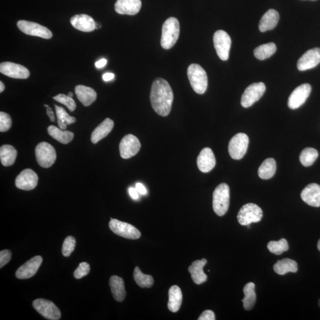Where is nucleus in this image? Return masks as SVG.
Segmentation results:
<instances>
[{"instance_id": "1", "label": "nucleus", "mask_w": 320, "mask_h": 320, "mask_svg": "<svg viewBox=\"0 0 320 320\" xmlns=\"http://www.w3.org/2000/svg\"><path fill=\"white\" fill-rule=\"evenodd\" d=\"M174 95L168 82L158 78L152 83L150 100L153 109L162 117L168 116L172 109Z\"/></svg>"}, {"instance_id": "2", "label": "nucleus", "mask_w": 320, "mask_h": 320, "mask_svg": "<svg viewBox=\"0 0 320 320\" xmlns=\"http://www.w3.org/2000/svg\"><path fill=\"white\" fill-rule=\"evenodd\" d=\"M179 34V22L176 18H169L164 23L162 28L161 44L164 49H171L177 42Z\"/></svg>"}, {"instance_id": "3", "label": "nucleus", "mask_w": 320, "mask_h": 320, "mask_svg": "<svg viewBox=\"0 0 320 320\" xmlns=\"http://www.w3.org/2000/svg\"><path fill=\"white\" fill-rule=\"evenodd\" d=\"M188 76L193 90L199 95L204 94L208 87V76L202 67L196 64L190 65Z\"/></svg>"}, {"instance_id": "4", "label": "nucleus", "mask_w": 320, "mask_h": 320, "mask_svg": "<svg viewBox=\"0 0 320 320\" xmlns=\"http://www.w3.org/2000/svg\"><path fill=\"white\" fill-rule=\"evenodd\" d=\"M230 193L228 185L221 184L215 189L213 193V209L216 214L222 217L228 211Z\"/></svg>"}, {"instance_id": "5", "label": "nucleus", "mask_w": 320, "mask_h": 320, "mask_svg": "<svg viewBox=\"0 0 320 320\" xmlns=\"http://www.w3.org/2000/svg\"><path fill=\"white\" fill-rule=\"evenodd\" d=\"M263 217V211L255 203H247L241 208L237 215L238 221L243 226L250 225L252 223L259 222Z\"/></svg>"}, {"instance_id": "6", "label": "nucleus", "mask_w": 320, "mask_h": 320, "mask_svg": "<svg viewBox=\"0 0 320 320\" xmlns=\"http://www.w3.org/2000/svg\"><path fill=\"white\" fill-rule=\"evenodd\" d=\"M249 139L246 134L239 133L230 140L228 152L231 157L239 160L244 157L247 152Z\"/></svg>"}, {"instance_id": "7", "label": "nucleus", "mask_w": 320, "mask_h": 320, "mask_svg": "<svg viewBox=\"0 0 320 320\" xmlns=\"http://www.w3.org/2000/svg\"><path fill=\"white\" fill-rule=\"evenodd\" d=\"M35 154L39 165L43 168H49L57 159L55 148L45 142L41 143L37 146Z\"/></svg>"}, {"instance_id": "8", "label": "nucleus", "mask_w": 320, "mask_h": 320, "mask_svg": "<svg viewBox=\"0 0 320 320\" xmlns=\"http://www.w3.org/2000/svg\"><path fill=\"white\" fill-rule=\"evenodd\" d=\"M109 228L115 234L125 239L136 240L141 236L140 231L135 226L118 219L111 218Z\"/></svg>"}, {"instance_id": "9", "label": "nucleus", "mask_w": 320, "mask_h": 320, "mask_svg": "<svg viewBox=\"0 0 320 320\" xmlns=\"http://www.w3.org/2000/svg\"><path fill=\"white\" fill-rule=\"evenodd\" d=\"M213 39L214 47L219 58L222 61L228 60L232 46V39L228 33L219 30L214 33Z\"/></svg>"}, {"instance_id": "10", "label": "nucleus", "mask_w": 320, "mask_h": 320, "mask_svg": "<svg viewBox=\"0 0 320 320\" xmlns=\"http://www.w3.org/2000/svg\"><path fill=\"white\" fill-rule=\"evenodd\" d=\"M266 91L265 84L262 82L249 85L242 95L241 105L244 108L252 106L262 98Z\"/></svg>"}, {"instance_id": "11", "label": "nucleus", "mask_w": 320, "mask_h": 320, "mask_svg": "<svg viewBox=\"0 0 320 320\" xmlns=\"http://www.w3.org/2000/svg\"><path fill=\"white\" fill-rule=\"evenodd\" d=\"M17 25L22 32L28 35L38 36L46 39H50L53 37V33L50 30L35 22L19 20Z\"/></svg>"}, {"instance_id": "12", "label": "nucleus", "mask_w": 320, "mask_h": 320, "mask_svg": "<svg viewBox=\"0 0 320 320\" xmlns=\"http://www.w3.org/2000/svg\"><path fill=\"white\" fill-rule=\"evenodd\" d=\"M33 306L44 318L50 320H58L61 318L60 310L50 301L37 299L33 301Z\"/></svg>"}, {"instance_id": "13", "label": "nucleus", "mask_w": 320, "mask_h": 320, "mask_svg": "<svg viewBox=\"0 0 320 320\" xmlns=\"http://www.w3.org/2000/svg\"><path fill=\"white\" fill-rule=\"evenodd\" d=\"M141 148V143L138 138L129 134L121 140L120 145V154L122 158L128 159L133 157Z\"/></svg>"}, {"instance_id": "14", "label": "nucleus", "mask_w": 320, "mask_h": 320, "mask_svg": "<svg viewBox=\"0 0 320 320\" xmlns=\"http://www.w3.org/2000/svg\"><path fill=\"white\" fill-rule=\"evenodd\" d=\"M311 92V86L309 84H303L296 87L289 96L288 105L290 109H296L306 102Z\"/></svg>"}, {"instance_id": "15", "label": "nucleus", "mask_w": 320, "mask_h": 320, "mask_svg": "<svg viewBox=\"0 0 320 320\" xmlns=\"http://www.w3.org/2000/svg\"><path fill=\"white\" fill-rule=\"evenodd\" d=\"M0 72L13 79H27L30 76L29 71L26 67L10 62H2L0 64Z\"/></svg>"}, {"instance_id": "16", "label": "nucleus", "mask_w": 320, "mask_h": 320, "mask_svg": "<svg viewBox=\"0 0 320 320\" xmlns=\"http://www.w3.org/2000/svg\"><path fill=\"white\" fill-rule=\"evenodd\" d=\"M42 261L43 259L40 256H36L30 259L18 268L16 273V278L19 280H26L34 276L39 269Z\"/></svg>"}, {"instance_id": "17", "label": "nucleus", "mask_w": 320, "mask_h": 320, "mask_svg": "<svg viewBox=\"0 0 320 320\" xmlns=\"http://www.w3.org/2000/svg\"><path fill=\"white\" fill-rule=\"evenodd\" d=\"M320 63V48L308 50L297 62V68L301 72L315 68Z\"/></svg>"}, {"instance_id": "18", "label": "nucleus", "mask_w": 320, "mask_h": 320, "mask_svg": "<svg viewBox=\"0 0 320 320\" xmlns=\"http://www.w3.org/2000/svg\"><path fill=\"white\" fill-rule=\"evenodd\" d=\"M38 183V175L31 169L22 171L16 179V187L24 191H31L36 187Z\"/></svg>"}, {"instance_id": "19", "label": "nucleus", "mask_w": 320, "mask_h": 320, "mask_svg": "<svg viewBox=\"0 0 320 320\" xmlns=\"http://www.w3.org/2000/svg\"><path fill=\"white\" fill-rule=\"evenodd\" d=\"M197 165L200 172L208 173L213 170L216 165V159L213 151L210 148H204L200 151Z\"/></svg>"}, {"instance_id": "20", "label": "nucleus", "mask_w": 320, "mask_h": 320, "mask_svg": "<svg viewBox=\"0 0 320 320\" xmlns=\"http://www.w3.org/2000/svg\"><path fill=\"white\" fill-rule=\"evenodd\" d=\"M301 197L308 205L320 207V186L316 184L308 185L301 192Z\"/></svg>"}, {"instance_id": "21", "label": "nucleus", "mask_w": 320, "mask_h": 320, "mask_svg": "<svg viewBox=\"0 0 320 320\" xmlns=\"http://www.w3.org/2000/svg\"><path fill=\"white\" fill-rule=\"evenodd\" d=\"M141 6V0H117L115 9L118 14L133 16L139 13Z\"/></svg>"}, {"instance_id": "22", "label": "nucleus", "mask_w": 320, "mask_h": 320, "mask_svg": "<svg viewBox=\"0 0 320 320\" xmlns=\"http://www.w3.org/2000/svg\"><path fill=\"white\" fill-rule=\"evenodd\" d=\"M71 24L74 28L84 32H90L96 29V23L94 18L87 14H77L71 18Z\"/></svg>"}, {"instance_id": "23", "label": "nucleus", "mask_w": 320, "mask_h": 320, "mask_svg": "<svg viewBox=\"0 0 320 320\" xmlns=\"http://www.w3.org/2000/svg\"><path fill=\"white\" fill-rule=\"evenodd\" d=\"M207 263V260L202 259L200 260H196L189 267L188 270L191 274L192 280L197 285L202 284L207 280V275L203 271V267Z\"/></svg>"}, {"instance_id": "24", "label": "nucleus", "mask_w": 320, "mask_h": 320, "mask_svg": "<svg viewBox=\"0 0 320 320\" xmlns=\"http://www.w3.org/2000/svg\"><path fill=\"white\" fill-rule=\"evenodd\" d=\"M280 20V14L277 10L270 9L263 15L260 21L259 28L262 32L271 31L277 27Z\"/></svg>"}, {"instance_id": "25", "label": "nucleus", "mask_w": 320, "mask_h": 320, "mask_svg": "<svg viewBox=\"0 0 320 320\" xmlns=\"http://www.w3.org/2000/svg\"><path fill=\"white\" fill-rule=\"evenodd\" d=\"M75 93L78 99L85 106L91 105L97 98V94L94 89L85 85H77L75 88Z\"/></svg>"}, {"instance_id": "26", "label": "nucleus", "mask_w": 320, "mask_h": 320, "mask_svg": "<svg viewBox=\"0 0 320 320\" xmlns=\"http://www.w3.org/2000/svg\"><path fill=\"white\" fill-rule=\"evenodd\" d=\"M109 285L114 299L118 302L124 301L126 296V290L123 279L118 276H112L110 279Z\"/></svg>"}, {"instance_id": "27", "label": "nucleus", "mask_w": 320, "mask_h": 320, "mask_svg": "<svg viewBox=\"0 0 320 320\" xmlns=\"http://www.w3.org/2000/svg\"><path fill=\"white\" fill-rule=\"evenodd\" d=\"M113 126V121L109 118H106L93 132L91 138L92 142L94 144L98 143L111 131Z\"/></svg>"}, {"instance_id": "28", "label": "nucleus", "mask_w": 320, "mask_h": 320, "mask_svg": "<svg viewBox=\"0 0 320 320\" xmlns=\"http://www.w3.org/2000/svg\"><path fill=\"white\" fill-rule=\"evenodd\" d=\"M183 295L178 286L174 285L169 291L168 308L171 312H176L181 307Z\"/></svg>"}, {"instance_id": "29", "label": "nucleus", "mask_w": 320, "mask_h": 320, "mask_svg": "<svg viewBox=\"0 0 320 320\" xmlns=\"http://www.w3.org/2000/svg\"><path fill=\"white\" fill-rule=\"evenodd\" d=\"M273 269L277 274L284 275L289 272L295 273L298 271V264L295 260L284 259L275 264Z\"/></svg>"}, {"instance_id": "30", "label": "nucleus", "mask_w": 320, "mask_h": 320, "mask_svg": "<svg viewBox=\"0 0 320 320\" xmlns=\"http://www.w3.org/2000/svg\"><path fill=\"white\" fill-rule=\"evenodd\" d=\"M48 132L54 139L62 144H68L74 139V135L72 132L64 131V130L56 127L54 125L50 126L48 127Z\"/></svg>"}, {"instance_id": "31", "label": "nucleus", "mask_w": 320, "mask_h": 320, "mask_svg": "<svg viewBox=\"0 0 320 320\" xmlns=\"http://www.w3.org/2000/svg\"><path fill=\"white\" fill-rule=\"evenodd\" d=\"M17 152L13 146L5 145L0 148V158L4 166H11L14 165L17 158Z\"/></svg>"}, {"instance_id": "32", "label": "nucleus", "mask_w": 320, "mask_h": 320, "mask_svg": "<svg viewBox=\"0 0 320 320\" xmlns=\"http://www.w3.org/2000/svg\"><path fill=\"white\" fill-rule=\"evenodd\" d=\"M243 292L244 298L242 302L245 310H251L254 307L256 301L255 285L254 283L249 282L245 285Z\"/></svg>"}, {"instance_id": "33", "label": "nucleus", "mask_w": 320, "mask_h": 320, "mask_svg": "<svg viewBox=\"0 0 320 320\" xmlns=\"http://www.w3.org/2000/svg\"><path fill=\"white\" fill-rule=\"evenodd\" d=\"M277 164L273 158H267L259 167L258 174L260 178L263 180L270 179L276 172Z\"/></svg>"}, {"instance_id": "34", "label": "nucleus", "mask_w": 320, "mask_h": 320, "mask_svg": "<svg viewBox=\"0 0 320 320\" xmlns=\"http://www.w3.org/2000/svg\"><path fill=\"white\" fill-rule=\"evenodd\" d=\"M276 51V44L274 43H269L256 48L254 51V55L255 57L260 60H265L271 57Z\"/></svg>"}, {"instance_id": "35", "label": "nucleus", "mask_w": 320, "mask_h": 320, "mask_svg": "<svg viewBox=\"0 0 320 320\" xmlns=\"http://www.w3.org/2000/svg\"><path fill=\"white\" fill-rule=\"evenodd\" d=\"M134 280L142 288H150L154 284V279L151 275H145L139 267H136L133 272Z\"/></svg>"}, {"instance_id": "36", "label": "nucleus", "mask_w": 320, "mask_h": 320, "mask_svg": "<svg viewBox=\"0 0 320 320\" xmlns=\"http://www.w3.org/2000/svg\"><path fill=\"white\" fill-rule=\"evenodd\" d=\"M56 113L58 119V124L59 128L65 130L67 128V125L74 124L76 121V118L71 117L66 112L64 108L55 105Z\"/></svg>"}, {"instance_id": "37", "label": "nucleus", "mask_w": 320, "mask_h": 320, "mask_svg": "<svg viewBox=\"0 0 320 320\" xmlns=\"http://www.w3.org/2000/svg\"><path fill=\"white\" fill-rule=\"evenodd\" d=\"M318 157V152L313 148H306L301 152L300 159L301 163L305 167L313 165Z\"/></svg>"}, {"instance_id": "38", "label": "nucleus", "mask_w": 320, "mask_h": 320, "mask_svg": "<svg viewBox=\"0 0 320 320\" xmlns=\"http://www.w3.org/2000/svg\"><path fill=\"white\" fill-rule=\"evenodd\" d=\"M267 248L271 254L281 255L283 253L288 250L289 245L286 239H282L278 241H270L267 244Z\"/></svg>"}, {"instance_id": "39", "label": "nucleus", "mask_w": 320, "mask_h": 320, "mask_svg": "<svg viewBox=\"0 0 320 320\" xmlns=\"http://www.w3.org/2000/svg\"><path fill=\"white\" fill-rule=\"evenodd\" d=\"M76 241L72 236L67 237L62 245V253L65 257H69L75 248Z\"/></svg>"}, {"instance_id": "40", "label": "nucleus", "mask_w": 320, "mask_h": 320, "mask_svg": "<svg viewBox=\"0 0 320 320\" xmlns=\"http://www.w3.org/2000/svg\"><path fill=\"white\" fill-rule=\"evenodd\" d=\"M53 99L59 103L65 105L71 111H74L76 108L75 101L68 96L59 94L54 97Z\"/></svg>"}, {"instance_id": "41", "label": "nucleus", "mask_w": 320, "mask_h": 320, "mask_svg": "<svg viewBox=\"0 0 320 320\" xmlns=\"http://www.w3.org/2000/svg\"><path fill=\"white\" fill-rule=\"evenodd\" d=\"M12 125V121L9 115L1 111L0 112V131L4 132L8 131Z\"/></svg>"}, {"instance_id": "42", "label": "nucleus", "mask_w": 320, "mask_h": 320, "mask_svg": "<svg viewBox=\"0 0 320 320\" xmlns=\"http://www.w3.org/2000/svg\"><path fill=\"white\" fill-rule=\"evenodd\" d=\"M90 267L89 264L86 262H82L74 271V276L77 280H80V279L86 276L90 272Z\"/></svg>"}, {"instance_id": "43", "label": "nucleus", "mask_w": 320, "mask_h": 320, "mask_svg": "<svg viewBox=\"0 0 320 320\" xmlns=\"http://www.w3.org/2000/svg\"><path fill=\"white\" fill-rule=\"evenodd\" d=\"M12 259V253L9 250L0 252V267L2 268L8 263Z\"/></svg>"}, {"instance_id": "44", "label": "nucleus", "mask_w": 320, "mask_h": 320, "mask_svg": "<svg viewBox=\"0 0 320 320\" xmlns=\"http://www.w3.org/2000/svg\"><path fill=\"white\" fill-rule=\"evenodd\" d=\"M199 320H215L214 312L212 310H205L200 315Z\"/></svg>"}, {"instance_id": "45", "label": "nucleus", "mask_w": 320, "mask_h": 320, "mask_svg": "<svg viewBox=\"0 0 320 320\" xmlns=\"http://www.w3.org/2000/svg\"><path fill=\"white\" fill-rule=\"evenodd\" d=\"M135 189L141 195H146L147 193V189L142 184H136Z\"/></svg>"}, {"instance_id": "46", "label": "nucleus", "mask_w": 320, "mask_h": 320, "mask_svg": "<svg viewBox=\"0 0 320 320\" xmlns=\"http://www.w3.org/2000/svg\"><path fill=\"white\" fill-rule=\"evenodd\" d=\"M129 195L132 197L133 199H137L139 198V192L135 188H131L129 189Z\"/></svg>"}, {"instance_id": "47", "label": "nucleus", "mask_w": 320, "mask_h": 320, "mask_svg": "<svg viewBox=\"0 0 320 320\" xmlns=\"http://www.w3.org/2000/svg\"><path fill=\"white\" fill-rule=\"evenodd\" d=\"M47 112L48 117H49V118H50V120L52 122H54L55 121V115L54 111H53V110H52L51 108H50V107H47Z\"/></svg>"}, {"instance_id": "48", "label": "nucleus", "mask_w": 320, "mask_h": 320, "mask_svg": "<svg viewBox=\"0 0 320 320\" xmlns=\"http://www.w3.org/2000/svg\"><path fill=\"white\" fill-rule=\"evenodd\" d=\"M107 60L106 59H101L96 63V66L97 68H101L105 66L107 64Z\"/></svg>"}, {"instance_id": "49", "label": "nucleus", "mask_w": 320, "mask_h": 320, "mask_svg": "<svg viewBox=\"0 0 320 320\" xmlns=\"http://www.w3.org/2000/svg\"><path fill=\"white\" fill-rule=\"evenodd\" d=\"M115 75L113 73H105L103 76V79L105 81H109L114 79Z\"/></svg>"}, {"instance_id": "50", "label": "nucleus", "mask_w": 320, "mask_h": 320, "mask_svg": "<svg viewBox=\"0 0 320 320\" xmlns=\"http://www.w3.org/2000/svg\"><path fill=\"white\" fill-rule=\"evenodd\" d=\"M5 84H3L2 81L0 82V92L2 93L4 90H5Z\"/></svg>"}, {"instance_id": "51", "label": "nucleus", "mask_w": 320, "mask_h": 320, "mask_svg": "<svg viewBox=\"0 0 320 320\" xmlns=\"http://www.w3.org/2000/svg\"><path fill=\"white\" fill-rule=\"evenodd\" d=\"M68 96L70 97V98H73V94L72 92H69Z\"/></svg>"}, {"instance_id": "52", "label": "nucleus", "mask_w": 320, "mask_h": 320, "mask_svg": "<svg viewBox=\"0 0 320 320\" xmlns=\"http://www.w3.org/2000/svg\"><path fill=\"white\" fill-rule=\"evenodd\" d=\"M317 247H318L319 251H320V239L318 242Z\"/></svg>"}, {"instance_id": "53", "label": "nucleus", "mask_w": 320, "mask_h": 320, "mask_svg": "<svg viewBox=\"0 0 320 320\" xmlns=\"http://www.w3.org/2000/svg\"><path fill=\"white\" fill-rule=\"evenodd\" d=\"M318 305H319V306L320 307V299H319V300L318 301Z\"/></svg>"}, {"instance_id": "54", "label": "nucleus", "mask_w": 320, "mask_h": 320, "mask_svg": "<svg viewBox=\"0 0 320 320\" xmlns=\"http://www.w3.org/2000/svg\"><path fill=\"white\" fill-rule=\"evenodd\" d=\"M44 107H46L47 108V107H49V106H48V105H44Z\"/></svg>"}]
</instances>
